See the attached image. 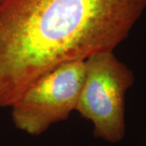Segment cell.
<instances>
[{
  "label": "cell",
  "mask_w": 146,
  "mask_h": 146,
  "mask_svg": "<svg viewBox=\"0 0 146 146\" xmlns=\"http://www.w3.org/2000/svg\"><path fill=\"white\" fill-rule=\"evenodd\" d=\"M145 142H146V137H145Z\"/></svg>",
  "instance_id": "cell-5"
},
{
  "label": "cell",
  "mask_w": 146,
  "mask_h": 146,
  "mask_svg": "<svg viewBox=\"0 0 146 146\" xmlns=\"http://www.w3.org/2000/svg\"><path fill=\"white\" fill-rule=\"evenodd\" d=\"M84 76V60L64 63L42 76L11 106L19 130L40 136L76 110Z\"/></svg>",
  "instance_id": "cell-3"
},
{
  "label": "cell",
  "mask_w": 146,
  "mask_h": 146,
  "mask_svg": "<svg viewBox=\"0 0 146 146\" xmlns=\"http://www.w3.org/2000/svg\"><path fill=\"white\" fill-rule=\"evenodd\" d=\"M146 0H4L0 3V108L64 63L114 50Z\"/></svg>",
  "instance_id": "cell-1"
},
{
  "label": "cell",
  "mask_w": 146,
  "mask_h": 146,
  "mask_svg": "<svg viewBox=\"0 0 146 146\" xmlns=\"http://www.w3.org/2000/svg\"><path fill=\"white\" fill-rule=\"evenodd\" d=\"M134 73L114 50L96 53L84 60V76L77 111L94 126V136L109 143L126 134L125 97L134 84Z\"/></svg>",
  "instance_id": "cell-2"
},
{
  "label": "cell",
  "mask_w": 146,
  "mask_h": 146,
  "mask_svg": "<svg viewBox=\"0 0 146 146\" xmlns=\"http://www.w3.org/2000/svg\"><path fill=\"white\" fill-rule=\"evenodd\" d=\"M3 1H4V0H0V3H3Z\"/></svg>",
  "instance_id": "cell-4"
}]
</instances>
